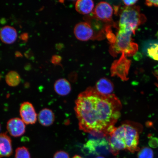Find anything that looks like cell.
Segmentation results:
<instances>
[{"instance_id":"obj_26","label":"cell","mask_w":158,"mask_h":158,"mask_svg":"<svg viewBox=\"0 0 158 158\" xmlns=\"http://www.w3.org/2000/svg\"><path fill=\"white\" fill-rule=\"evenodd\" d=\"M29 38V35L27 33H23L20 36V39L24 41H27L28 40Z\"/></svg>"},{"instance_id":"obj_20","label":"cell","mask_w":158,"mask_h":158,"mask_svg":"<svg viewBox=\"0 0 158 158\" xmlns=\"http://www.w3.org/2000/svg\"><path fill=\"white\" fill-rule=\"evenodd\" d=\"M15 158H31L28 149L25 147L18 148L15 151Z\"/></svg>"},{"instance_id":"obj_13","label":"cell","mask_w":158,"mask_h":158,"mask_svg":"<svg viewBox=\"0 0 158 158\" xmlns=\"http://www.w3.org/2000/svg\"><path fill=\"white\" fill-rule=\"evenodd\" d=\"M39 123L45 127H48L54 123L55 120V114L50 109H43L39 112L37 116Z\"/></svg>"},{"instance_id":"obj_11","label":"cell","mask_w":158,"mask_h":158,"mask_svg":"<svg viewBox=\"0 0 158 158\" xmlns=\"http://www.w3.org/2000/svg\"><path fill=\"white\" fill-rule=\"evenodd\" d=\"M13 153L10 137L7 133H0V158L10 157Z\"/></svg>"},{"instance_id":"obj_32","label":"cell","mask_w":158,"mask_h":158,"mask_svg":"<svg viewBox=\"0 0 158 158\" xmlns=\"http://www.w3.org/2000/svg\"><path fill=\"white\" fill-rule=\"evenodd\" d=\"M1 75H0V80H1Z\"/></svg>"},{"instance_id":"obj_9","label":"cell","mask_w":158,"mask_h":158,"mask_svg":"<svg viewBox=\"0 0 158 158\" xmlns=\"http://www.w3.org/2000/svg\"><path fill=\"white\" fill-rule=\"evenodd\" d=\"M21 119L26 124H33L36 123L37 115L34 106L28 102H23L19 108Z\"/></svg>"},{"instance_id":"obj_31","label":"cell","mask_w":158,"mask_h":158,"mask_svg":"<svg viewBox=\"0 0 158 158\" xmlns=\"http://www.w3.org/2000/svg\"><path fill=\"white\" fill-rule=\"evenodd\" d=\"M1 124H0V131H1Z\"/></svg>"},{"instance_id":"obj_18","label":"cell","mask_w":158,"mask_h":158,"mask_svg":"<svg viewBox=\"0 0 158 158\" xmlns=\"http://www.w3.org/2000/svg\"><path fill=\"white\" fill-rule=\"evenodd\" d=\"M146 53L150 58L158 61V43H153L148 45Z\"/></svg>"},{"instance_id":"obj_12","label":"cell","mask_w":158,"mask_h":158,"mask_svg":"<svg viewBox=\"0 0 158 158\" xmlns=\"http://www.w3.org/2000/svg\"><path fill=\"white\" fill-rule=\"evenodd\" d=\"M17 35L16 30L10 26L3 27L0 31V39L6 44H13L16 40Z\"/></svg>"},{"instance_id":"obj_4","label":"cell","mask_w":158,"mask_h":158,"mask_svg":"<svg viewBox=\"0 0 158 158\" xmlns=\"http://www.w3.org/2000/svg\"><path fill=\"white\" fill-rule=\"evenodd\" d=\"M133 33L131 31L119 30L116 36L115 42L111 44L110 52L114 56L120 53H124L126 56H134L138 50V45L132 38Z\"/></svg>"},{"instance_id":"obj_22","label":"cell","mask_w":158,"mask_h":158,"mask_svg":"<svg viewBox=\"0 0 158 158\" xmlns=\"http://www.w3.org/2000/svg\"><path fill=\"white\" fill-rule=\"evenodd\" d=\"M53 158H70V157L68 153L66 152L60 151L55 153Z\"/></svg>"},{"instance_id":"obj_30","label":"cell","mask_w":158,"mask_h":158,"mask_svg":"<svg viewBox=\"0 0 158 158\" xmlns=\"http://www.w3.org/2000/svg\"><path fill=\"white\" fill-rule=\"evenodd\" d=\"M157 78L158 79V77L157 76ZM156 85L158 87V84H156Z\"/></svg>"},{"instance_id":"obj_21","label":"cell","mask_w":158,"mask_h":158,"mask_svg":"<svg viewBox=\"0 0 158 158\" xmlns=\"http://www.w3.org/2000/svg\"><path fill=\"white\" fill-rule=\"evenodd\" d=\"M149 140L148 142V144L150 147L156 148L158 147V138L157 137H153L151 136V137H149Z\"/></svg>"},{"instance_id":"obj_7","label":"cell","mask_w":158,"mask_h":158,"mask_svg":"<svg viewBox=\"0 0 158 158\" xmlns=\"http://www.w3.org/2000/svg\"><path fill=\"white\" fill-rule=\"evenodd\" d=\"M93 12L94 18L104 23H109L112 21L113 9L111 6L106 2H100Z\"/></svg>"},{"instance_id":"obj_3","label":"cell","mask_w":158,"mask_h":158,"mask_svg":"<svg viewBox=\"0 0 158 158\" xmlns=\"http://www.w3.org/2000/svg\"><path fill=\"white\" fill-rule=\"evenodd\" d=\"M146 21L147 18L140 13L138 6L124 7L120 13L119 30L131 31L135 34L138 27L145 23Z\"/></svg>"},{"instance_id":"obj_15","label":"cell","mask_w":158,"mask_h":158,"mask_svg":"<svg viewBox=\"0 0 158 158\" xmlns=\"http://www.w3.org/2000/svg\"><path fill=\"white\" fill-rule=\"evenodd\" d=\"M55 92L61 96H66L70 93L72 87L70 82L66 79H59L55 81L54 84Z\"/></svg>"},{"instance_id":"obj_14","label":"cell","mask_w":158,"mask_h":158,"mask_svg":"<svg viewBox=\"0 0 158 158\" xmlns=\"http://www.w3.org/2000/svg\"><path fill=\"white\" fill-rule=\"evenodd\" d=\"M114 85L109 79L102 78L96 82L95 88L100 94L108 95L112 94L114 91Z\"/></svg>"},{"instance_id":"obj_29","label":"cell","mask_w":158,"mask_h":158,"mask_svg":"<svg viewBox=\"0 0 158 158\" xmlns=\"http://www.w3.org/2000/svg\"><path fill=\"white\" fill-rule=\"evenodd\" d=\"M95 158H105L101 156H98L97 157H96Z\"/></svg>"},{"instance_id":"obj_8","label":"cell","mask_w":158,"mask_h":158,"mask_svg":"<svg viewBox=\"0 0 158 158\" xmlns=\"http://www.w3.org/2000/svg\"><path fill=\"white\" fill-rule=\"evenodd\" d=\"M74 34L77 39L87 41L96 38L93 27L88 22L77 23L74 27Z\"/></svg>"},{"instance_id":"obj_16","label":"cell","mask_w":158,"mask_h":158,"mask_svg":"<svg viewBox=\"0 0 158 158\" xmlns=\"http://www.w3.org/2000/svg\"><path fill=\"white\" fill-rule=\"evenodd\" d=\"M76 11L81 14H89L94 11V3L91 0H78L75 5Z\"/></svg>"},{"instance_id":"obj_2","label":"cell","mask_w":158,"mask_h":158,"mask_svg":"<svg viewBox=\"0 0 158 158\" xmlns=\"http://www.w3.org/2000/svg\"><path fill=\"white\" fill-rule=\"evenodd\" d=\"M143 127L139 123L126 121L118 127H114L108 137L110 153L116 156L126 150L131 153L139 151V134Z\"/></svg>"},{"instance_id":"obj_17","label":"cell","mask_w":158,"mask_h":158,"mask_svg":"<svg viewBox=\"0 0 158 158\" xmlns=\"http://www.w3.org/2000/svg\"><path fill=\"white\" fill-rule=\"evenodd\" d=\"M6 83L10 86L15 87L19 85L21 82V77L19 74L14 71H10L6 75Z\"/></svg>"},{"instance_id":"obj_19","label":"cell","mask_w":158,"mask_h":158,"mask_svg":"<svg viewBox=\"0 0 158 158\" xmlns=\"http://www.w3.org/2000/svg\"><path fill=\"white\" fill-rule=\"evenodd\" d=\"M154 153L151 148L143 147L138 151V158H153Z\"/></svg>"},{"instance_id":"obj_33","label":"cell","mask_w":158,"mask_h":158,"mask_svg":"<svg viewBox=\"0 0 158 158\" xmlns=\"http://www.w3.org/2000/svg\"></svg>"},{"instance_id":"obj_23","label":"cell","mask_w":158,"mask_h":158,"mask_svg":"<svg viewBox=\"0 0 158 158\" xmlns=\"http://www.w3.org/2000/svg\"><path fill=\"white\" fill-rule=\"evenodd\" d=\"M61 61H62V58L58 55H53L51 59V62L55 65L60 64Z\"/></svg>"},{"instance_id":"obj_1","label":"cell","mask_w":158,"mask_h":158,"mask_svg":"<svg viewBox=\"0 0 158 158\" xmlns=\"http://www.w3.org/2000/svg\"><path fill=\"white\" fill-rule=\"evenodd\" d=\"M75 104L79 129L88 133L102 132L108 137L121 115L122 105L115 94L105 95L92 87L79 94Z\"/></svg>"},{"instance_id":"obj_28","label":"cell","mask_w":158,"mask_h":158,"mask_svg":"<svg viewBox=\"0 0 158 158\" xmlns=\"http://www.w3.org/2000/svg\"><path fill=\"white\" fill-rule=\"evenodd\" d=\"M73 158H83L82 157H81L80 156H79L77 155H75L74 156Z\"/></svg>"},{"instance_id":"obj_25","label":"cell","mask_w":158,"mask_h":158,"mask_svg":"<svg viewBox=\"0 0 158 158\" xmlns=\"http://www.w3.org/2000/svg\"><path fill=\"white\" fill-rule=\"evenodd\" d=\"M138 1H123V2L124 4L127 7L133 6Z\"/></svg>"},{"instance_id":"obj_27","label":"cell","mask_w":158,"mask_h":158,"mask_svg":"<svg viewBox=\"0 0 158 158\" xmlns=\"http://www.w3.org/2000/svg\"><path fill=\"white\" fill-rule=\"evenodd\" d=\"M15 56L17 57H22L23 56L19 52H15Z\"/></svg>"},{"instance_id":"obj_10","label":"cell","mask_w":158,"mask_h":158,"mask_svg":"<svg viewBox=\"0 0 158 158\" xmlns=\"http://www.w3.org/2000/svg\"><path fill=\"white\" fill-rule=\"evenodd\" d=\"M6 127L10 135L14 137H21L26 131L25 124L19 118H13L9 120Z\"/></svg>"},{"instance_id":"obj_24","label":"cell","mask_w":158,"mask_h":158,"mask_svg":"<svg viewBox=\"0 0 158 158\" xmlns=\"http://www.w3.org/2000/svg\"><path fill=\"white\" fill-rule=\"evenodd\" d=\"M145 4L148 6L151 7L152 6L158 7V1H146Z\"/></svg>"},{"instance_id":"obj_6","label":"cell","mask_w":158,"mask_h":158,"mask_svg":"<svg viewBox=\"0 0 158 158\" xmlns=\"http://www.w3.org/2000/svg\"><path fill=\"white\" fill-rule=\"evenodd\" d=\"M89 154L94 155L106 156L110 153V148L107 138L98 140H89L84 146Z\"/></svg>"},{"instance_id":"obj_5","label":"cell","mask_w":158,"mask_h":158,"mask_svg":"<svg viewBox=\"0 0 158 158\" xmlns=\"http://www.w3.org/2000/svg\"><path fill=\"white\" fill-rule=\"evenodd\" d=\"M131 60L128 59L124 53H122L120 58L114 61L110 68L111 76H117L122 81H126L128 77Z\"/></svg>"}]
</instances>
